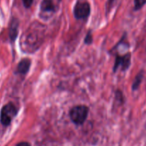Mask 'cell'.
Returning <instances> with one entry per match:
<instances>
[{
    "label": "cell",
    "mask_w": 146,
    "mask_h": 146,
    "mask_svg": "<svg viewBox=\"0 0 146 146\" xmlns=\"http://www.w3.org/2000/svg\"><path fill=\"white\" fill-rule=\"evenodd\" d=\"M18 22L13 20L10 26V31H9V36H10V39L12 41H15L16 40L17 36L18 35Z\"/></svg>",
    "instance_id": "obj_6"
},
{
    "label": "cell",
    "mask_w": 146,
    "mask_h": 146,
    "mask_svg": "<svg viewBox=\"0 0 146 146\" xmlns=\"http://www.w3.org/2000/svg\"><path fill=\"white\" fill-rule=\"evenodd\" d=\"M34 0H22V2H23L24 6L26 8H29L32 6V3H33Z\"/></svg>",
    "instance_id": "obj_11"
},
{
    "label": "cell",
    "mask_w": 146,
    "mask_h": 146,
    "mask_svg": "<svg viewBox=\"0 0 146 146\" xmlns=\"http://www.w3.org/2000/svg\"><path fill=\"white\" fill-rule=\"evenodd\" d=\"M90 14V7L87 2H78L74 8V15L78 19L88 17Z\"/></svg>",
    "instance_id": "obj_3"
},
{
    "label": "cell",
    "mask_w": 146,
    "mask_h": 146,
    "mask_svg": "<svg viewBox=\"0 0 146 146\" xmlns=\"http://www.w3.org/2000/svg\"><path fill=\"white\" fill-rule=\"evenodd\" d=\"M16 146H30V145L27 142H22V143H18Z\"/></svg>",
    "instance_id": "obj_12"
},
{
    "label": "cell",
    "mask_w": 146,
    "mask_h": 146,
    "mask_svg": "<svg viewBox=\"0 0 146 146\" xmlns=\"http://www.w3.org/2000/svg\"><path fill=\"white\" fill-rule=\"evenodd\" d=\"M92 33H91L90 31H89V32H88V33L87 34L86 36H85V43L87 44H92Z\"/></svg>",
    "instance_id": "obj_10"
},
{
    "label": "cell",
    "mask_w": 146,
    "mask_h": 146,
    "mask_svg": "<svg viewBox=\"0 0 146 146\" xmlns=\"http://www.w3.org/2000/svg\"><path fill=\"white\" fill-rule=\"evenodd\" d=\"M17 114V110L14 104L9 102L5 105L1 110L0 119L2 124L5 126L9 125Z\"/></svg>",
    "instance_id": "obj_2"
},
{
    "label": "cell",
    "mask_w": 146,
    "mask_h": 146,
    "mask_svg": "<svg viewBox=\"0 0 146 146\" xmlns=\"http://www.w3.org/2000/svg\"><path fill=\"white\" fill-rule=\"evenodd\" d=\"M142 78H143V74L140 72L136 76L134 82H133V87H132V88H133V90H136L138 88V87L140 86V84L142 81Z\"/></svg>",
    "instance_id": "obj_8"
},
{
    "label": "cell",
    "mask_w": 146,
    "mask_h": 146,
    "mask_svg": "<svg viewBox=\"0 0 146 146\" xmlns=\"http://www.w3.org/2000/svg\"><path fill=\"white\" fill-rule=\"evenodd\" d=\"M89 113V108L85 105L75 106L70 111V117L72 121L76 125H82L85 123Z\"/></svg>",
    "instance_id": "obj_1"
},
{
    "label": "cell",
    "mask_w": 146,
    "mask_h": 146,
    "mask_svg": "<svg viewBox=\"0 0 146 146\" xmlns=\"http://www.w3.org/2000/svg\"><path fill=\"white\" fill-rule=\"evenodd\" d=\"M54 9V7L52 1L44 0L41 4V9L44 12H51Z\"/></svg>",
    "instance_id": "obj_7"
},
{
    "label": "cell",
    "mask_w": 146,
    "mask_h": 146,
    "mask_svg": "<svg viewBox=\"0 0 146 146\" xmlns=\"http://www.w3.org/2000/svg\"><path fill=\"white\" fill-rule=\"evenodd\" d=\"M130 61H131V54L130 53H127L124 55H117L115 62L113 70L116 72L118 68H121L123 71H125L129 68L130 65Z\"/></svg>",
    "instance_id": "obj_4"
},
{
    "label": "cell",
    "mask_w": 146,
    "mask_h": 146,
    "mask_svg": "<svg viewBox=\"0 0 146 146\" xmlns=\"http://www.w3.org/2000/svg\"><path fill=\"white\" fill-rule=\"evenodd\" d=\"M145 3L146 0H135V9H140Z\"/></svg>",
    "instance_id": "obj_9"
},
{
    "label": "cell",
    "mask_w": 146,
    "mask_h": 146,
    "mask_svg": "<svg viewBox=\"0 0 146 146\" xmlns=\"http://www.w3.org/2000/svg\"><path fill=\"white\" fill-rule=\"evenodd\" d=\"M31 66V60L28 58L22 59L17 66V72L25 75L29 72Z\"/></svg>",
    "instance_id": "obj_5"
}]
</instances>
